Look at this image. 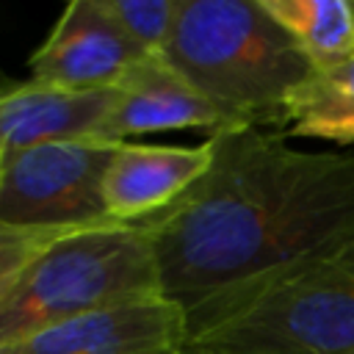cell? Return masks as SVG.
I'll use <instances>...</instances> for the list:
<instances>
[{
	"mask_svg": "<svg viewBox=\"0 0 354 354\" xmlns=\"http://www.w3.org/2000/svg\"><path fill=\"white\" fill-rule=\"evenodd\" d=\"M210 169L149 221L160 290L188 318L354 235V155L307 152L285 133H213Z\"/></svg>",
	"mask_w": 354,
	"mask_h": 354,
	"instance_id": "obj_1",
	"label": "cell"
},
{
	"mask_svg": "<svg viewBox=\"0 0 354 354\" xmlns=\"http://www.w3.org/2000/svg\"><path fill=\"white\" fill-rule=\"evenodd\" d=\"M163 58L238 127L285 130L313 64L263 0H183Z\"/></svg>",
	"mask_w": 354,
	"mask_h": 354,
	"instance_id": "obj_2",
	"label": "cell"
},
{
	"mask_svg": "<svg viewBox=\"0 0 354 354\" xmlns=\"http://www.w3.org/2000/svg\"><path fill=\"white\" fill-rule=\"evenodd\" d=\"M188 346L218 354H354V235L188 318Z\"/></svg>",
	"mask_w": 354,
	"mask_h": 354,
	"instance_id": "obj_3",
	"label": "cell"
},
{
	"mask_svg": "<svg viewBox=\"0 0 354 354\" xmlns=\"http://www.w3.org/2000/svg\"><path fill=\"white\" fill-rule=\"evenodd\" d=\"M163 296L147 224L83 227L58 238L0 304V348L64 321Z\"/></svg>",
	"mask_w": 354,
	"mask_h": 354,
	"instance_id": "obj_4",
	"label": "cell"
},
{
	"mask_svg": "<svg viewBox=\"0 0 354 354\" xmlns=\"http://www.w3.org/2000/svg\"><path fill=\"white\" fill-rule=\"evenodd\" d=\"M116 144L50 141L0 166V221L11 227H102L111 221L102 180Z\"/></svg>",
	"mask_w": 354,
	"mask_h": 354,
	"instance_id": "obj_5",
	"label": "cell"
},
{
	"mask_svg": "<svg viewBox=\"0 0 354 354\" xmlns=\"http://www.w3.org/2000/svg\"><path fill=\"white\" fill-rule=\"evenodd\" d=\"M149 55L111 19L102 0H72L28 64L36 83L69 91H105L119 88Z\"/></svg>",
	"mask_w": 354,
	"mask_h": 354,
	"instance_id": "obj_6",
	"label": "cell"
},
{
	"mask_svg": "<svg viewBox=\"0 0 354 354\" xmlns=\"http://www.w3.org/2000/svg\"><path fill=\"white\" fill-rule=\"evenodd\" d=\"M185 348V310L158 296L64 321L0 348V354H183Z\"/></svg>",
	"mask_w": 354,
	"mask_h": 354,
	"instance_id": "obj_7",
	"label": "cell"
},
{
	"mask_svg": "<svg viewBox=\"0 0 354 354\" xmlns=\"http://www.w3.org/2000/svg\"><path fill=\"white\" fill-rule=\"evenodd\" d=\"M177 127H205L213 136L238 124L199 94L163 55H149L122 80L91 141L124 144L130 136Z\"/></svg>",
	"mask_w": 354,
	"mask_h": 354,
	"instance_id": "obj_8",
	"label": "cell"
},
{
	"mask_svg": "<svg viewBox=\"0 0 354 354\" xmlns=\"http://www.w3.org/2000/svg\"><path fill=\"white\" fill-rule=\"evenodd\" d=\"M213 160L210 141L199 147L116 144L102 180V199L111 221L147 224L169 210Z\"/></svg>",
	"mask_w": 354,
	"mask_h": 354,
	"instance_id": "obj_9",
	"label": "cell"
},
{
	"mask_svg": "<svg viewBox=\"0 0 354 354\" xmlns=\"http://www.w3.org/2000/svg\"><path fill=\"white\" fill-rule=\"evenodd\" d=\"M116 100V88L69 91L47 83L0 88V160L50 141L91 138Z\"/></svg>",
	"mask_w": 354,
	"mask_h": 354,
	"instance_id": "obj_10",
	"label": "cell"
},
{
	"mask_svg": "<svg viewBox=\"0 0 354 354\" xmlns=\"http://www.w3.org/2000/svg\"><path fill=\"white\" fill-rule=\"evenodd\" d=\"M288 136L354 144V55L313 75L288 102Z\"/></svg>",
	"mask_w": 354,
	"mask_h": 354,
	"instance_id": "obj_11",
	"label": "cell"
},
{
	"mask_svg": "<svg viewBox=\"0 0 354 354\" xmlns=\"http://www.w3.org/2000/svg\"><path fill=\"white\" fill-rule=\"evenodd\" d=\"M263 6L293 36L313 69H329L354 55L351 0H263Z\"/></svg>",
	"mask_w": 354,
	"mask_h": 354,
	"instance_id": "obj_12",
	"label": "cell"
},
{
	"mask_svg": "<svg viewBox=\"0 0 354 354\" xmlns=\"http://www.w3.org/2000/svg\"><path fill=\"white\" fill-rule=\"evenodd\" d=\"M183 0H102L111 19L147 53L163 55L180 17Z\"/></svg>",
	"mask_w": 354,
	"mask_h": 354,
	"instance_id": "obj_13",
	"label": "cell"
},
{
	"mask_svg": "<svg viewBox=\"0 0 354 354\" xmlns=\"http://www.w3.org/2000/svg\"><path fill=\"white\" fill-rule=\"evenodd\" d=\"M83 227H11L0 221V304L19 285L25 271L66 232Z\"/></svg>",
	"mask_w": 354,
	"mask_h": 354,
	"instance_id": "obj_14",
	"label": "cell"
},
{
	"mask_svg": "<svg viewBox=\"0 0 354 354\" xmlns=\"http://www.w3.org/2000/svg\"><path fill=\"white\" fill-rule=\"evenodd\" d=\"M183 354H218V351H205V348H194V346H188Z\"/></svg>",
	"mask_w": 354,
	"mask_h": 354,
	"instance_id": "obj_15",
	"label": "cell"
},
{
	"mask_svg": "<svg viewBox=\"0 0 354 354\" xmlns=\"http://www.w3.org/2000/svg\"><path fill=\"white\" fill-rule=\"evenodd\" d=\"M351 8H354V0H351Z\"/></svg>",
	"mask_w": 354,
	"mask_h": 354,
	"instance_id": "obj_16",
	"label": "cell"
},
{
	"mask_svg": "<svg viewBox=\"0 0 354 354\" xmlns=\"http://www.w3.org/2000/svg\"><path fill=\"white\" fill-rule=\"evenodd\" d=\"M0 166H3V160H0Z\"/></svg>",
	"mask_w": 354,
	"mask_h": 354,
	"instance_id": "obj_17",
	"label": "cell"
}]
</instances>
